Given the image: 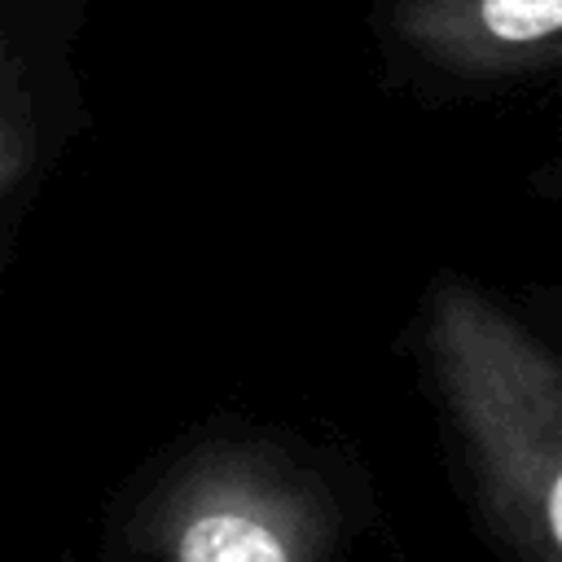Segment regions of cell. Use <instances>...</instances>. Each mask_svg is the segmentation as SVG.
Here are the masks:
<instances>
[{
    "mask_svg": "<svg viewBox=\"0 0 562 562\" xmlns=\"http://www.w3.org/2000/svg\"><path fill=\"white\" fill-rule=\"evenodd\" d=\"M479 22L492 40L531 44L562 31V0H479Z\"/></svg>",
    "mask_w": 562,
    "mask_h": 562,
    "instance_id": "obj_2",
    "label": "cell"
},
{
    "mask_svg": "<svg viewBox=\"0 0 562 562\" xmlns=\"http://www.w3.org/2000/svg\"><path fill=\"white\" fill-rule=\"evenodd\" d=\"M549 522H553V531H558V540H562V479H558V487H553V496H549Z\"/></svg>",
    "mask_w": 562,
    "mask_h": 562,
    "instance_id": "obj_3",
    "label": "cell"
},
{
    "mask_svg": "<svg viewBox=\"0 0 562 562\" xmlns=\"http://www.w3.org/2000/svg\"><path fill=\"white\" fill-rule=\"evenodd\" d=\"M180 562H285L281 544L250 518L215 514L189 527Z\"/></svg>",
    "mask_w": 562,
    "mask_h": 562,
    "instance_id": "obj_1",
    "label": "cell"
}]
</instances>
